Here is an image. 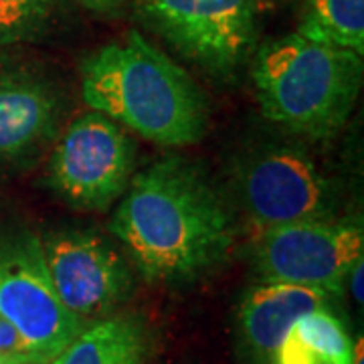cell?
Returning <instances> with one entry per match:
<instances>
[{
  "mask_svg": "<svg viewBox=\"0 0 364 364\" xmlns=\"http://www.w3.org/2000/svg\"><path fill=\"white\" fill-rule=\"evenodd\" d=\"M109 231L150 282L195 279L233 245L231 210L195 164L170 156L138 172Z\"/></svg>",
  "mask_w": 364,
  "mask_h": 364,
  "instance_id": "6da1fadb",
  "label": "cell"
},
{
  "mask_svg": "<svg viewBox=\"0 0 364 364\" xmlns=\"http://www.w3.org/2000/svg\"><path fill=\"white\" fill-rule=\"evenodd\" d=\"M81 95L93 112L158 146H193L207 134V95L138 31L83 61Z\"/></svg>",
  "mask_w": 364,
  "mask_h": 364,
  "instance_id": "7a4b0ae2",
  "label": "cell"
},
{
  "mask_svg": "<svg viewBox=\"0 0 364 364\" xmlns=\"http://www.w3.org/2000/svg\"><path fill=\"white\" fill-rule=\"evenodd\" d=\"M363 77V55L299 33L265 41L251 65L263 116L314 140L342 130L356 105Z\"/></svg>",
  "mask_w": 364,
  "mask_h": 364,
  "instance_id": "3957f363",
  "label": "cell"
},
{
  "mask_svg": "<svg viewBox=\"0 0 364 364\" xmlns=\"http://www.w3.org/2000/svg\"><path fill=\"white\" fill-rule=\"evenodd\" d=\"M136 164V146L112 117L87 112L75 117L53 150L47 186L83 210H105L126 193Z\"/></svg>",
  "mask_w": 364,
  "mask_h": 364,
  "instance_id": "277c9868",
  "label": "cell"
},
{
  "mask_svg": "<svg viewBox=\"0 0 364 364\" xmlns=\"http://www.w3.org/2000/svg\"><path fill=\"white\" fill-rule=\"evenodd\" d=\"M363 255V225L332 219L261 229L253 245L263 282L320 287L336 298Z\"/></svg>",
  "mask_w": 364,
  "mask_h": 364,
  "instance_id": "5b68a950",
  "label": "cell"
},
{
  "mask_svg": "<svg viewBox=\"0 0 364 364\" xmlns=\"http://www.w3.org/2000/svg\"><path fill=\"white\" fill-rule=\"evenodd\" d=\"M144 21L188 61L229 77L255 47L253 0H136Z\"/></svg>",
  "mask_w": 364,
  "mask_h": 364,
  "instance_id": "8992f818",
  "label": "cell"
},
{
  "mask_svg": "<svg viewBox=\"0 0 364 364\" xmlns=\"http://www.w3.org/2000/svg\"><path fill=\"white\" fill-rule=\"evenodd\" d=\"M0 314L16 328L37 364H49L83 330L59 299L37 235L0 247Z\"/></svg>",
  "mask_w": 364,
  "mask_h": 364,
  "instance_id": "52a82bcc",
  "label": "cell"
},
{
  "mask_svg": "<svg viewBox=\"0 0 364 364\" xmlns=\"http://www.w3.org/2000/svg\"><path fill=\"white\" fill-rule=\"evenodd\" d=\"M243 207L257 229L332 219V186L312 158L294 146H273L249 158L239 176Z\"/></svg>",
  "mask_w": 364,
  "mask_h": 364,
  "instance_id": "ba28073f",
  "label": "cell"
},
{
  "mask_svg": "<svg viewBox=\"0 0 364 364\" xmlns=\"http://www.w3.org/2000/svg\"><path fill=\"white\" fill-rule=\"evenodd\" d=\"M41 245L57 296L81 322L112 312L132 291L130 265L100 235L67 229Z\"/></svg>",
  "mask_w": 364,
  "mask_h": 364,
  "instance_id": "9c48e42d",
  "label": "cell"
},
{
  "mask_svg": "<svg viewBox=\"0 0 364 364\" xmlns=\"http://www.w3.org/2000/svg\"><path fill=\"white\" fill-rule=\"evenodd\" d=\"M61 100L37 73L0 71V162L39 150L57 134Z\"/></svg>",
  "mask_w": 364,
  "mask_h": 364,
  "instance_id": "30bf717a",
  "label": "cell"
},
{
  "mask_svg": "<svg viewBox=\"0 0 364 364\" xmlns=\"http://www.w3.org/2000/svg\"><path fill=\"white\" fill-rule=\"evenodd\" d=\"M334 294L320 287L265 282L249 291L241 310L239 326L249 352L261 360H272L289 328L308 314L330 308Z\"/></svg>",
  "mask_w": 364,
  "mask_h": 364,
  "instance_id": "8fae6325",
  "label": "cell"
},
{
  "mask_svg": "<svg viewBox=\"0 0 364 364\" xmlns=\"http://www.w3.org/2000/svg\"><path fill=\"white\" fill-rule=\"evenodd\" d=\"M352 363L354 344L344 324L328 308L299 318L273 354V364Z\"/></svg>",
  "mask_w": 364,
  "mask_h": 364,
  "instance_id": "7c38bea8",
  "label": "cell"
},
{
  "mask_svg": "<svg viewBox=\"0 0 364 364\" xmlns=\"http://www.w3.org/2000/svg\"><path fill=\"white\" fill-rule=\"evenodd\" d=\"M146 336L132 318H109L83 328L49 364H142Z\"/></svg>",
  "mask_w": 364,
  "mask_h": 364,
  "instance_id": "4fadbf2b",
  "label": "cell"
},
{
  "mask_svg": "<svg viewBox=\"0 0 364 364\" xmlns=\"http://www.w3.org/2000/svg\"><path fill=\"white\" fill-rule=\"evenodd\" d=\"M298 33L364 55V0H306Z\"/></svg>",
  "mask_w": 364,
  "mask_h": 364,
  "instance_id": "5bb4252c",
  "label": "cell"
},
{
  "mask_svg": "<svg viewBox=\"0 0 364 364\" xmlns=\"http://www.w3.org/2000/svg\"><path fill=\"white\" fill-rule=\"evenodd\" d=\"M57 0H0V47L33 41L47 28Z\"/></svg>",
  "mask_w": 364,
  "mask_h": 364,
  "instance_id": "9a60e30c",
  "label": "cell"
},
{
  "mask_svg": "<svg viewBox=\"0 0 364 364\" xmlns=\"http://www.w3.org/2000/svg\"><path fill=\"white\" fill-rule=\"evenodd\" d=\"M0 356L21 360V363L37 364L33 352L28 348V344H26L23 336L16 332V328L2 314H0Z\"/></svg>",
  "mask_w": 364,
  "mask_h": 364,
  "instance_id": "2e32d148",
  "label": "cell"
},
{
  "mask_svg": "<svg viewBox=\"0 0 364 364\" xmlns=\"http://www.w3.org/2000/svg\"><path fill=\"white\" fill-rule=\"evenodd\" d=\"M77 2L93 13H112L117 11L126 0H77Z\"/></svg>",
  "mask_w": 364,
  "mask_h": 364,
  "instance_id": "e0dca14e",
  "label": "cell"
},
{
  "mask_svg": "<svg viewBox=\"0 0 364 364\" xmlns=\"http://www.w3.org/2000/svg\"><path fill=\"white\" fill-rule=\"evenodd\" d=\"M364 267V263L363 259L358 261L354 267H352V272H350V286H352V296H354V299L358 301V304H363V269Z\"/></svg>",
  "mask_w": 364,
  "mask_h": 364,
  "instance_id": "ac0fdd59",
  "label": "cell"
},
{
  "mask_svg": "<svg viewBox=\"0 0 364 364\" xmlns=\"http://www.w3.org/2000/svg\"><path fill=\"white\" fill-rule=\"evenodd\" d=\"M294 0H253V6H255V13H273L282 6H286Z\"/></svg>",
  "mask_w": 364,
  "mask_h": 364,
  "instance_id": "d6986e66",
  "label": "cell"
},
{
  "mask_svg": "<svg viewBox=\"0 0 364 364\" xmlns=\"http://www.w3.org/2000/svg\"><path fill=\"white\" fill-rule=\"evenodd\" d=\"M363 356H364L363 338H358V342H356V346H354V363H352V364H364L363 363Z\"/></svg>",
  "mask_w": 364,
  "mask_h": 364,
  "instance_id": "ffe728a7",
  "label": "cell"
},
{
  "mask_svg": "<svg viewBox=\"0 0 364 364\" xmlns=\"http://www.w3.org/2000/svg\"><path fill=\"white\" fill-rule=\"evenodd\" d=\"M2 364H31V363H21V360H13V358H6V360H2Z\"/></svg>",
  "mask_w": 364,
  "mask_h": 364,
  "instance_id": "44dd1931",
  "label": "cell"
},
{
  "mask_svg": "<svg viewBox=\"0 0 364 364\" xmlns=\"http://www.w3.org/2000/svg\"><path fill=\"white\" fill-rule=\"evenodd\" d=\"M2 360H6V358H4V356H0V364H2Z\"/></svg>",
  "mask_w": 364,
  "mask_h": 364,
  "instance_id": "7402d4cb",
  "label": "cell"
}]
</instances>
